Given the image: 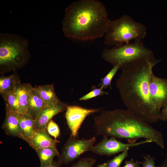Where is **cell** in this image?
<instances>
[{
    "label": "cell",
    "instance_id": "obj_7",
    "mask_svg": "<svg viewBox=\"0 0 167 167\" xmlns=\"http://www.w3.org/2000/svg\"><path fill=\"white\" fill-rule=\"evenodd\" d=\"M96 141L95 137L88 139H79L71 136L62 148L58 161L62 164H69L82 154L90 151Z\"/></svg>",
    "mask_w": 167,
    "mask_h": 167
},
{
    "label": "cell",
    "instance_id": "obj_16",
    "mask_svg": "<svg viewBox=\"0 0 167 167\" xmlns=\"http://www.w3.org/2000/svg\"><path fill=\"white\" fill-rule=\"evenodd\" d=\"M31 86L30 84H21L20 83L14 90L17 94L19 100V113L24 114L27 113Z\"/></svg>",
    "mask_w": 167,
    "mask_h": 167
},
{
    "label": "cell",
    "instance_id": "obj_19",
    "mask_svg": "<svg viewBox=\"0 0 167 167\" xmlns=\"http://www.w3.org/2000/svg\"><path fill=\"white\" fill-rule=\"evenodd\" d=\"M20 84L19 81L14 74L8 76L1 77L0 93L1 96L8 91H14Z\"/></svg>",
    "mask_w": 167,
    "mask_h": 167
},
{
    "label": "cell",
    "instance_id": "obj_14",
    "mask_svg": "<svg viewBox=\"0 0 167 167\" xmlns=\"http://www.w3.org/2000/svg\"><path fill=\"white\" fill-rule=\"evenodd\" d=\"M47 105L38 93L35 88H33L31 86L26 113L34 120L40 111Z\"/></svg>",
    "mask_w": 167,
    "mask_h": 167
},
{
    "label": "cell",
    "instance_id": "obj_27",
    "mask_svg": "<svg viewBox=\"0 0 167 167\" xmlns=\"http://www.w3.org/2000/svg\"><path fill=\"white\" fill-rule=\"evenodd\" d=\"M159 120L167 121V101L165 105L160 112L159 115Z\"/></svg>",
    "mask_w": 167,
    "mask_h": 167
},
{
    "label": "cell",
    "instance_id": "obj_31",
    "mask_svg": "<svg viewBox=\"0 0 167 167\" xmlns=\"http://www.w3.org/2000/svg\"><path fill=\"white\" fill-rule=\"evenodd\" d=\"M96 167H106V162L99 164Z\"/></svg>",
    "mask_w": 167,
    "mask_h": 167
},
{
    "label": "cell",
    "instance_id": "obj_13",
    "mask_svg": "<svg viewBox=\"0 0 167 167\" xmlns=\"http://www.w3.org/2000/svg\"><path fill=\"white\" fill-rule=\"evenodd\" d=\"M58 141L50 137L46 130H38L31 138L29 145L36 149L50 147H56Z\"/></svg>",
    "mask_w": 167,
    "mask_h": 167
},
{
    "label": "cell",
    "instance_id": "obj_5",
    "mask_svg": "<svg viewBox=\"0 0 167 167\" xmlns=\"http://www.w3.org/2000/svg\"><path fill=\"white\" fill-rule=\"evenodd\" d=\"M28 41L16 34H0V65L8 69L24 65L29 56Z\"/></svg>",
    "mask_w": 167,
    "mask_h": 167
},
{
    "label": "cell",
    "instance_id": "obj_8",
    "mask_svg": "<svg viewBox=\"0 0 167 167\" xmlns=\"http://www.w3.org/2000/svg\"><path fill=\"white\" fill-rule=\"evenodd\" d=\"M108 138L103 136L101 141L94 146L90 151L101 155L110 156L122 152L128 148L152 142V140L147 139L137 143H126L118 140L113 136L109 139Z\"/></svg>",
    "mask_w": 167,
    "mask_h": 167
},
{
    "label": "cell",
    "instance_id": "obj_3",
    "mask_svg": "<svg viewBox=\"0 0 167 167\" xmlns=\"http://www.w3.org/2000/svg\"><path fill=\"white\" fill-rule=\"evenodd\" d=\"M94 120L97 135L126 139L131 143L140 138L150 139L165 148L162 133L127 109L104 110Z\"/></svg>",
    "mask_w": 167,
    "mask_h": 167
},
{
    "label": "cell",
    "instance_id": "obj_4",
    "mask_svg": "<svg viewBox=\"0 0 167 167\" xmlns=\"http://www.w3.org/2000/svg\"><path fill=\"white\" fill-rule=\"evenodd\" d=\"M146 34L145 25L125 15L119 18L109 20L105 34L104 44L114 46L129 43L133 40L144 39Z\"/></svg>",
    "mask_w": 167,
    "mask_h": 167
},
{
    "label": "cell",
    "instance_id": "obj_1",
    "mask_svg": "<svg viewBox=\"0 0 167 167\" xmlns=\"http://www.w3.org/2000/svg\"><path fill=\"white\" fill-rule=\"evenodd\" d=\"M161 61L154 56L121 66L116 85L127 109L149 124L157 122L160 113L150 94L149 82L153 67Z\"/></svg>",
    "mask_w": 167,
    "mask_h": 167
},
{
    "label": "cell",
    "instance_id": "obj_12",
    "mask_svg": "<svg viewBox=\"0 0 167 167\" xmlns=\"http://www.w3.org/2000/svg\"><path fill=\"white\" fill-rule=\"evenodd\" d=\"M6 117L2 127L6 134L22 139L21 130L18 113L6 108Z\"/></svg>",
    "mask_w": 167,
    "mask_h": 167
},
{
    "label": "cell",
    "instance_id": "obj_32",
    "mask_svg": "<svg viewBox=\"0 0 167 167\" xmlns=\"http://www.w3.org/2000/svg\"></svg>",
    "mask_w": 167,
    "mask_h": 167
},
{
    "label": "cell",
    "instance_id": "obj_11",
    "mask_svg": "<svg viewBox=\"0 0 167 167\" xmlns=\"http://www.w3.org/2000/svg\"><path fill=\"white\" fill-rule=\"evenodd\" d=\"M67 105L60 101L44 107L34 119L35 130H46L47 124L52 117L65 110Z\"/></svg>",
    "mask_w": 167,
    "mask_h": 167
},
{
    "label": "cell",
    "instance_id": "obj_29",
    "mask_svg": "<svg viewBox=\"0 0 167 167\" xmlns=\"http://www.w3.org/2000/svg\"><path fill=\"white\" fill-rule=\"evenodd\" d=\"M62 165L58 161H54L52 164L43 167H62Z\"/></svg>",
    "mask_w": 167,
    "mask_h": 167
},
{
    "label": "cell",
    "instance_id": "obj_2",
    "mask_svg": "<svg viewBox=\"0 0 167 167\" xmlns=\"http://www.w3.org/2000/svg\"><path fill=\"white\" fill-rule=\"evenodd\" d=\"M109 20L106 7L101 1L79 0L66 8L62 30L67 38L93 40L105 34Z\"/></svg>",
    "mask_w": 167,
    "mask_h": 167
},
{
    "label": "cell",
    "instance_id": "obj_20",
    "mask_svg": "<svg viewBox=\"0 0 167 167\" xmlns=\"http://www.w3.org/2000/svg\"><path fill=\"white\" fill-rule=\"evenodd\" d=\"M5 102L6 108L19 113V103L15 91H8L2 95Z\"/></svg>",
    "mask_w": 167,
    "mask_h": 167
},
{
    "label": "cell",
    "instance_id": "obj_28",
    "mask_svg": "<svg viewBox=\"0 0 167 167\" xmlns=\"http://www.w3.org/2000/svg\"><path fill=\"white\" fill-rule=\"evenodd\" d=\"M142 162L137 161L135 162L133 159L125 161V164L122 167H140V165Z\"/></svg>",
    "mask_w": 167,
    "mask_h": 167
},
{
    "label": "cell",
    "instance_id": "obj_24",
    "mask_svg": "<svg viewBox=\"0 0 167 167\" xmlns=\"http://www.w3.org/2000/svg\"><path fill=\"white\" fill-rule=\"evenodd\" d=\"M48 134L57 140L60 135V130L57 124L51 119L48 122L46 128Z\"/></svg>",
    "mask_w": 167,
    "mask_h": 167
},
{
    "label": "cell",
    "instance_id": "obj_25",
    "mask_svg": "<svg viewBox=\"0 0 167 167\" xmlns=\"http://www.w3.org/2000/svg\"><path fill=\"white\" fill-rule=\"evenodd\" d=\"M96 161V160L92 157L82 158L70 167H92Z\"/></svg>",
    "mask_w": 167,
    "mask_h": 167
},
{
    "label": "cell",
    "instance_id": "obj_10",
    "mask_svg": "<svg viewBox=\"0 0 167 167\" xmlns=\"http://www.w3.org/2000/svg\"><path fill=\"white\" fill-rule=\"evenodd\" d=\"M149 88L151 100L160 113L167 101V79L157 77L153 72L150 77Z\"/></svg>",
    "mask_w": 167,
    "mask_h": 167
},
{
    "label": "cell",
    "instance_id": "obj_6",
    "mask_svg": "<svg viewBox=\"0 0 167 167\" xmlns=\"http://www.w3.org/2000/svg\"><path fill=\"white\" fill-rule=\"evenodd\" d=\"M153 56V52L145 47L140 40L105 49L102 53V57L105 62L113 66L119 65L120 67L141 58Z\"/></svg>",
    "mask_w": 167,
    "mask_h": 167
},
{
    "label": "cell",
    "instance_id": "obj_26",
    "mask_svg": "<svg viewBox=\"0 0 167 167\" xmlns=\"http://www.w3.org/2000/svg\"><path fill=\"white\" fill-rule=\"evenodd\" d=\"M144 160L141 164L143 167H156L155 165V159L148 154L144 156Z\"/></svg>",
    "mask_w": 167,
    "mask_h": 167
},
{
    "label": "cell",
    "instance_id": "obj_15",
    "mask_svg": "<svg viewBox=\"0 0 167 167\" xmlns=\"http://www.w3.org/2000/svg\"><path fill=\"white\" fill-rule=\"evenodd\" d=\"M18 117L21 130L22 139L29 145L31 139L36 131L34 120L27 113H18Z\"/></svg>",
    "mask_w": 167,
    "mask_h": 167
},
{
    "label": "cell",
    "instance_id": "obj_17",
    "mask_svg": "<svg viewBox=\"0 0 167 167\" xmlns=\"http://www.w3.org/2000/svg\"><path fill=\"white\" fill-rule=\"evenodd\" d=\"M35 88L47 105L55 104L60 101L56 94L53 84L41 85Z\"/></svg>",
    "mask_w": 167,
    "mask_h": 167
},
{
    "label": "cell",
    "instance_id": "obj_21",
    "mask_svg": "<svg viewBox=\"0 0 167 167\" xmlns=\"http://www.w3.org/2000/svg\"><path fill=\"white\" fill-rule=\"evenodd\" d=\"M120 66L119 65L113 66L112 69L103 78L101 79V82L98 86L102 89H105L109 87L111 89V81L116 73L120 69Z\"/></svg>",
    "mask_w": 167,
    "mask_h": 167
},
{
    "label": "cell",
    "instance_id": "obj_9",
    "mask_svg": "<svg viewBox=\"0 0 167 167\" xmlns=\"http://www.w3.org/2000/svg\"><path fill=\"white\" fill-rule=\"evenodd\" d=\"M101 109H88L77 105H67L65 116L71 136L76 138L79 130L87 116L99 112Z\"/></svg>",
    "mask_w": 167,
    "mask_h": 167
},
{
    "label": "cell",
    "instance_id": "obj_23",
    "mask_svg": "<svg viewBox=\"0 0 167 167\" xmlns=\"http://www.w3.org/2000/svg\"><path fill=\"white\" fill-rule=\"evenodd\" d=\"M108 94V92L104 91L101 88H97L95 86H93L92 87V91L80 98L79 100L87 101L97 96Z\"/></svg>",
    "mask_w": 167,
    "mask_h": 167
},
{
    "label": "cell",
    "instance_id": "obj_22",
    "mask_svg": "<svg viewBox=\"0 0 167 167\" xmlns=\"http://www.w3.org/2000/svg\"><path fill=\"white\" fill-rule=\"evenodd\" d=\"M130 148L125 150L113 159L108 161L106 163V167H120L123 161L128 156Z\"/></svg>",
    "mask_w": 167,
    "mask_h": 167
},
{
    "label": "cell",
    "instance_id": "obj_18",
    "mask_svg": "<svg viewBox=\"0 0 167 167\" xmlns=\"http://www.w3.org/2000/svg\"><path fill=\"white\" fill-rule=\"evenodd\" d=\"M40 162V167H43L52 164L56 156H60L56 147H50L43 148L35 149Z\"/></svg>",
    "mask_w": 167,
    "mask_h": 167
},
{
    "label": "cell",
    "instance_id": "obj_30",
    "mask_svg": "<svg viewBox=\"0 0 167 167\" xmlns=\"http://www.w3.org/2000/svg\"><path fill=\"white\" fill-rule=\"evenodd\" d=\"M160 167H167V153L165 155V159Z\"/></svg>",
    "mask_w": 167,
    "mask_h": 167
}]
</instances>
